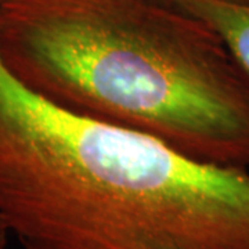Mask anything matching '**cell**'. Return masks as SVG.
Masks as SVG:
<instances>
[{"label":"cell","instance_id":"6","mask_svg":"<svg viewBox=\"0 0 249 249\" xmlns=\"http://www.w3.org/2000/svg\"><path fill=\"white\" fill-rule=\"evenodd\" d=\"M155 1H158V3H162V4H165V6L176 7V3H175V0H155Z\"/></svg>","mask_w":249,"mask_h":249},{"label":"cell","instance_id":"3","mask_svg":"<svg viewBox=\"0 0 249 249\" xmlns=\"http://www.w3.org/2000/svg\"><path fill=\"white\" fill-rule=\"evenodd\" d=\"M175 3L178 9L213 28L249 80V6L219 0H175Z\"/></svg>","mask_w":249,"mask_h":249},{"label":"cell","instance_id":"5","mask_svg":"<svg viewBox=\"0 0 249 249\" xmlns=\"http://www.w3.org/2000/svg\"><path fill=\"white\" fill-rule=\"evenodd\" d=\"M223 3H230V4H238V6H249V0H219Z\"/></svg>","mask_w":249,"mask_h":249},{"label":"cell","instance_id":"4","mask_svg":"<svg viewBox=\"0 0 249 249\" xmlns=\"http://www.w3.org/2000/svg\"><path fill=\"white\" fill-rule=\"evenodd\" d=\"M10 235L11 234H10L6 223L3 222V219L0 217V249H7Z\"/></svg>","mask_w":249,"mask_h":249},{"label":"cell","instance_id":"2","mask_svg":"<svg viewBox=\"0 0 249 249\" xmlns=\"http://www.w3.org/2000/svg\"><path fill=\"white\" fill-rule=\"evenodd\" d=\"M0 60L72 114L249 166V80L205 21L155 0H1Z\"/></svg>","mask_w":249,"mask_h":249},{"label":"cell","instance_id":"1","mask_svg":"<svg viewBox=\"0 0 249 249\" xmlns=\"http://www.w3.org/2000/svg\"><path fill=\"white\" fill-rule=\"evenodd\" d=\"M0 217L24 249H249V173L65 111L0 60Z\"/></svg>","mask_w":249,"mask_h":249},{"label":"cell","instance_id":"7","mask_svg":"<svg viewBox=\"0 0 249 249\" xmlns=\"http://www.w3.org/2000/svg\"><path fill=\"white\" fill-rule=\"evenodd\" d=\"M0 1H1V0H0Z\"/></svg>","mask_w":249,"mask_h":249}]
</instances>
